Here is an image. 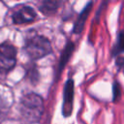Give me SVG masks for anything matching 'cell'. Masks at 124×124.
Masks as SVG:
<instances>
[{
  "label": "cell",
  "instance_id": "cell-1",
  "mask_svg": "<svg viewBox=\"0 0 124 124\" xmlns=\"http://www.w3.org/2000/svg\"><path fill=\"white\" fill-rule=\"evenodd\" d=\"M20 112L28 123L38 122L44 112V102L41 96L29 93L20 101Z\"/></svg>",
  "mask_w": 124,
  "mask_h": 124
},
{
  "label": "cell",
  "instance_id": "cell-2",
  "mask_svg": "<svg viewBox=\"0 0 124 124\" xmlns=\"http://www.w3.org/2000/svg\"><path fill=\"white\" fill-rule=\"evenodd\" d=\"M24 51L32 60L41 59L52 51L49 40L41 35H35L25 41Z\"/></svg>",
  "mask_w": 124,
  "mask_h": 124
},
{
  "label": "cell",
  "instance_id": "cell-3",
  "mask_svg": "<svg viewBox=\"0 0 124 124\" xmlns=\"http://www.w3.org/2000/svg\"><path fill=\"white\" fill-rule=\"evenodd\" d=\"M16 63V48L9 44H0V73H9Z\"/></svg>",
  "mask_w": 124,
  "mask_h": 124
},
{
  "label": "cell",
  "instance_id": "cell-4",
  "mask_svg": "<svg viewBox=\"0 0 124 124\" xmlns=\"http://www.w3.org/2000/svg\"><path fill=\"white\" fill-rule=\"evenodd\" d=\"M74 103V80L69 78L64 86L63 90V104H62V113L65 117L72 114Z\"/></svg>",
  "mask_w": 124,
  "mask_h": 124
},
{
  "label": "cell",
  "instance_id": "cell-5",
  "mask_svg": "<svg viewBox=\"0 0 124 124\" xmlns=\"http://www.w3.org/2000/svg\"><path fill=\"white\" fill-rule=\"evenodd\" d=\"M37 17V14L33 8L25 6L13 14V21L15 24H25L33 22Z\"/></svg>",
  "mask_w": 124,
  "mask_h": 124
},
{
  "label": "cell",
  "instance_id": "cell-6",
  "mask_svg": "<svg viewBox=\"0 0 124 124\" xmlns=\"http://www.w3.org/2000/svg\"><path fill=\"white\" fill-rule=\"evenodd\" d=\"M91 6H92V2H89L84 7L82 12L79 14V16H78V19H77V21H76V23L74 25V29H73L75 34H79L83 30L85 21H86V19L88 17V15H89L90 11H91Z\"/></svg>",
  "mask_w": 124,
  "mask_h": 124
},
{
  "label": "cell",
  "instance_id": "cell-7",
  "mask_svg": "<svg viewBox=\"0 0 124 124\" xmlns=\"http://www.w3.org/2000/svg\"><path fill=\"white\" fill-rule=\"evenodd\" d=\"M74 49H75V45L72 42H69L66 45V46L64 47L63 52H62V55L60 57V61H59V68H58V71L59 72H61L64 69V67L66 66V64L69 61V59H70V57H71Z\"/></svg>",
  "mask_w": 124,
  "mask_h": 124
},
{
  "label": "cell",
  "instance_id": "cell-8",
  "mask_svg": "<svg viewBox=\"0 0 124 124\" xmlns=\"http://www.w3.org/2000/svg\"><path fill=\"white\" fill-rule=\"evenodd\" d=\"M60 2L58 1H45L42 3L40 7V11L45 15H52L57 11Z\"/></svg>",
  "mask_w": 124,
  "mask_h": 124
},
{
  "label": "cell",
  "instance_id": "cell-9",
  "mask_svg": "<svg viewBox=\"0 0 124 124\" xmlns=\"http://www.w3.org/2000/svg\"><path fill=\"white\" fill-rule=\"evenodd\" d=\"M122 52H124V31H120L117 35L113 54H120Z\"/></svg>",
  "mask_w": 124,
  "mask_h": 124
},
{
  "label": "cell",
  "instance_id": "cell-10",
  "mask_svg": "<svg viewBox=\"0 0 124 124\" xmlns=\"http://www.w3.org/2000/svg\"><path fill=\"white\" fill-rule=\"evenodd\" d=\"M112 92H113V101L117 102L121 96V91H120V86L118 82H114L113 86H112Z\"/></svg>",
  "mask_w": 124,
  "mask_h": 124
},
{
  "label": "cell",
  "instance_id": "cell-11",
  "mask_svg": "<svg viewBox=\"0 0 124 124\" xmlns=\"http://www.w3.org/2000/svg\"><path fill=\"white\" fill-rule=\"evenodd\" d=\"M116 65H117V68L123 72L124 74V57H118L116 59Z\"/></svg>",
  "mask_w": 124,
  "mask_h": 124
}]
</instances>
